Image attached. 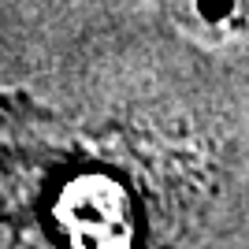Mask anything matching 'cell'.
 <instances>
[{
    "label": "cell",
    "instance_id": "cell-1",
    "mask_svg": "<svg viewBox=\"0 0 249 249\" xmlns=\"http://www.w3.org/2000/svg\"><path fill=\"white\" fill-rule=\"evenodd\" d=\"M182 19L197 22V26H234L249 15V0H171Z\"/></svg>",
    "mask_w": 249,
    "mask_h": 249
}]
</instances>
